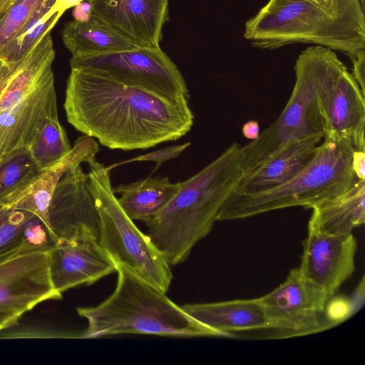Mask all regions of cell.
Masks as SVG:
<instances>
[{
	"mask_svg": "<svg viewBox=\"0 0 365 365\" xmlns=\"http://www.w3.org/2000/svg\"><path fill=\"white\" fill-rule=\"evenodd\" d=\"M64 109L68 123L110 149H147L192 128L186 99L172 100L87 68H71Z\"/></svg>",
	"mask_w": 365,
	"mask_h": 365,
	"instance_id": "cell-1",
	"label": "cell"
},
{
	"mask_svg": "<svg viewBox=\"0 0 365 365\" xmlns=\"http://www.w3.org/2000/svg\"><path fill=\"white\" fill-rule=\"evenodd\" d=\"M361 0H269L245 24L244 37L263 49L314 43L349 58L365 49Z\"/></svg>",
	"mask_w": 365,
	"mask_h": 365,
	"instance_id": "cell-2",
	"label": "cell"
},
{
	"mask_svg": "<svg viewBox=\"0 0 365 365\" xmlns=\"http://www.w3.org/2000/svg\"><path fill=\"white\" fill-rule=\"evenodd\" d=\"M241 145L232 143L189 179L169 203L145 222L148 235L170 265L182 262L217 221L224 202L242 176Z\"/></svg>",
	"mask_w": 365,
	"mask_h": 365,
	"instance_id": "cell-3",
	"label": "cell"
},
{
	"mask_svg": "<svg viewBox=\"0 0 365 365\" xmlns=\"http://www.w3.org/2000/svg\"><path fill=\"white\" fill-rule=\"evenodd\" d=\"M346 68L336 53L326 47L310 46L299 54L293 90L282 113L257 138L240 147L242 175L290 140L314 135L324 137L329 99Z\"/></svg>",
	"mask_w": 365,
	"mask_h": 365,
	"instance_id": "cell-4",
	"label": "cell"
},
{
	"mask_svg": "<svg viewBox=\"0 0 365 365\" xmlns=\"http://www.w3.org/2000/svg\"><path fill=\"white\" fill-rule=\"evenodd\" d=\"M113 292L97 306L78 307L88 321L83 338L143 334L163 336H222L197 321L156 287L118 264Z\"/></svg>",
	"mask_w": 365,
	"mask_h": 365,
	"instance_id": "cell-5",
	"label": "cell"
},
{
	"mask_svg": "<svg viewBox=\"0 0 365 365\" xmlns=\"http://www.w3.org/2000/svg\"><path fill=\"white\" fill-rule=\"evenodd\" d=\"M51 32L19 61L0 62V163L26 149L44 124L58 118Z\"/></svg>",
	"mask_w": 365,
	"mask_h": 365,
	"instance_id": "cell-6",
	"label": "cell"
},
{
	"mask_svg": "<svg viewBox=\"0 0 365 365\" xmlns=\"http://www.w3.org/2000/svg\"><path fill=\"white\" fill-rule=\"evenodd\" d=\"M317 154L299 173L268 191L239 195L232 192L222 206L217 221L242 220L295 206L307 209L352 187L359 179L352 168L354 148L333 133L324 135Z\"/></svg>",
	"mask_w": 365,
	"mask_h": 365,
	"instance_id": "cell-7",
	"label": "cell"
},
{
	"mask_svg": "<svg viewBox=\"0 0 365 365\" xmlns=\"http://www.w3.org/2000/svg\"><path fill=\"white\" fill-rule=\"evenodd\" d=\"M88 165V186L100 217V244L117 265L166 293L173 279L170 264L120 206L111 186V170L96 160Z\"/></svg>",
	"mask_w": 365,
	"mask_h": 365,
	"instance_id": "cell-8",
	"label": "cell"
},
{
	"mask_svg": "<svg viewBox=\"0 0 365 365\" xmlns=\"http://www.w3.org/2000/svg\"><path fill=\"white\" fill-rule=\"evenodd\" d=\"M71 68H87L125 85L172 100H190L176 65L160 47L137 46L118 52L72 56Z\"/></svg>",
	"mask_w": 365,
	"mask_h": 365,
	"instance_id": "cell-9",
	"label": "cell"
},
{
	"mask_svg": "<svg viewBox=\"0 0 365 365\" xmlns=\"http://www.w3.org/2000/svg\"><path fill=\"white\" fill-rule=\"evenodd\" d=\"M257 299L273 338L303 336L334 326L327 314L329 300L304 278L298 268L291 269L282 284Z\"/></svg>",
	"mask_w": 365,
	"mask_h": 365,
	"instance_id": "cell-10",
	"label": "cell"
},
{
	"mask_svg": "<svg viewBox=\"0 0 365 365\" xmlns=\"http://www.w3.org/2000/svg\"><path fill=\"white\" fill-rule=\"evenodd\" d=\"M48 251H29L0 263V312L21 317L42 302L62 298L51 280Z\"/></svg>",
	"mask_w": 365,
	"mask_h": 365,
	"instance_id": "cell-11",
	"label": "cell"
},
{
	"mask_svg": "<svg viewBox=\"0 0 365 365\" xmlns=\"http://www.w3.org/2000/svg\"><path fill=\"white\" fill-rule=\"evenodd\" d=\"M307 228L298 269L329 301L355 271L357 242L353 233L338 235Z\"/></svg>",
	"mask_w": 365,
	"mask_h": 365,
	"instance_id": "cell-12",
	"label": "cell"
},
{
	"mask_svg": "<svg viewBox=\"0 0 365 365\" xmlns=\"http://www.w3.org/2000/svg\"><path fill=\"white\" fill-rule=\"evenodd\" d=\"M88 182V173L79 165L66 172L57 184L48 210L54 242L75 239L99 241L100 217Z\"/></svg>",
	"mask_w": 365,
	"mask_h": 365,
	"instance_id": "cell-13",
	"label": "cell"
},
{
	"mask_svg": "<svg viewBox=\"0 0 365 365\" xmlns=\"http://www.w3.org/2000/svg\"><path fill=\"white\" fill-rule=\"evenodd\" d=\"M48 252L51 280L61 294L72 287L90 285L117 272L116 262L96 240H58Z\"/></svg>",
	"mask_w": 365,
	"mask_h": 365,
	"instance_id": "cell-14",
	"label": "cell"
},
{
	"mask_svg": "<svg viewBox=\"0 0 365 365\" xmlns=\"http://www.w3.org/2000/svg\"><path fill=\"white\" fill-rule=\"evenodd\" d=\"M98 151L96 140L85 135L80 136L62 159L48 168L38 170L32 178L2 198L0 207L25 210L36 215L51 234L48 210L57 184L66 172L82 163L89 165L96 160Z\"/></svg>",
	"mask_w": 365,
	"mask_h": 365,
	"instance_id": "cell-15",
	"label": "cell"
},
{
	"mask_svg": "<svg viewBox=\"0 0 365 365\" xmlns=\"http://www.w3.org/2000/svg\"><path fill=\"white\" fill-rule=\"evenodd\" d=\"M91 4L93 14L137 46L160 47L168 19V0H96Z\"/></svg>",
	"mask_w": 365,
	"mask_h": 365,
	"instance_id": "cell-16",
	"label": "cell"
},
{
	"mask_svg": "<svg viewBox=\"0 0 365 365\" xmlns=\"http://www.w3.org/2000/svg\"><path fill=\"white\" fill-rule=\"evenodd\" d=\"M323 138L321 135H314L287 142L251 172L243 175L232 192L252 195L288 182L311 163Z\"/></svg>",
	"mask_w": 365,
	"mask_h": 365,
	"instance_id": "cell-17",
	"label": "cell"
},
{
	"mask_svg": "<svg viewBox=\"0 0 365 365\" xmlns=\"http://www.w3.org/2000/svg\"><path fill=\"white\" fill-rule=\"evenodd\" d=\"M365 96L346 68L336 79L327 111L326 132L349 140L356 151H365Z\"/></svg>",
	"mask_w": 365,
	"mask_h": 365,
	"instance_id": "cell-18",
	"label": "cell"
},
{
	"mask_svg": "<svg viewBox=\"0 0 365 365\" xmlns=\"http://www.w3.org/2000/svg\"><path fill=\"white\" fill-rule=\"evenodd\" d=\"M181 307L222 336H230L234 331L268 329L264 309L257 298L186 304Z\"/></svg>",
	"mask_w": 365,
	"mask_h": 365,
	"instance_id": "cell-19",
	"label": "cell"
},
{
	"mask_svg": "<svg viewBox=\"0 0 365 365\" xmlns=\"http://www.w3.org/2000/svg\"><path fill=\"white\" fill-rule=\"evenodd\" d=\"M53 243L49 230L36 215L0 207V263L26 252L49 250Z\"/></svg>",
	"mask_w": 365,
	"mask_h": 365,
	"instance_id": "cell-20",
	"label": "cell"
},
{
	"mask_svg": "<svg viewBox=\"0 0 365 365\" xmlns=\"http://www.w3.org/2000/svg\"><path fill=\"white\" fill-rule=\"evenodd\" d=\"M308 227L338 235L352 234L365 222V180L346 192L312 205Z\"/></svg>",
	"mask_w": 365,
	"mask_h": 365,
	"instance_id": "cell-21",
	"label": "cell"
},
{
	"mask_svg": "<svg viewBox=\"0 0 365 365\" xmlns=\"http://www.w3.org/2000/svg\"><path fill=\"white\" fill-rule=\"evenodd\" d=\"M62 39L72 56L118 52L137 47L130 39L93 13L86 20L68 22L63 29Z\"/></svg>",
	"mask_w": 365,
	"mask_h": 365,
	"instance_id": "cell-22",
	"label": "cell"
},
{
	"mask_svg": "<svg viewBox=\"0 0 365 365\" xmlns=\"http://www.w3.org/2000/svg\"><path fill=\"white\" fill-rule=\"evenodd\" d=\"M180 182L173 183L168 177L149 176L145 179L113 188L119 194L118 202L132 220L146 222L158 215L173 198Z\"/></svg>",
	"mask_w": 365,
	"mask_h": 365,
	"instance_id": "cell-23",
	"label": "cell"
},
{
	"mask_svg": "<svg viewBox=\"0 0 365 365\" xmlns=\"http://www.w3.org/2000/svg\"><path fill=\"white\" fill-rule=\"evenodd\" d=\"M56 0L46 2L18 33L0 56L5 65L15 63L31 51L33 46L57 23L63 13L54 8Z\"/></svg>",
	"mask_w": 365,
	"mask_h": 365,
	"instance_id": "cell-24",
	"label": "cell"
},
{
	"mask_svg": "<svg viewBox=\"0 0 365 365\" xmlns=\"http://www.w3.org/2000/svg\"><path fill=\"white\" fill-rule=\"evenodd\" d=\"M58 118L48 120L26 148L38 170L56 163L71 150Z\"/></svg>",
	"mask_w": 365,
	"mask_h": 365,
	"instance_id": "cell-25",
	"label": "cell"
},
{
	"mask_svg": "<svg viewBox=\"0 0 365 365\" xmlns=\"http://www.w3.org/2000/svg\"><path fill=\"white\" fill-rule=\"evenodd\" d=\"M49 0H14L0 14V56L18 33Z\"/></svg>",
	"mask_w": 365,
	"mask_h": 365,
	"instance_id": "cell-26",
	"label": "cell"
},
{
	"mask_svg": "<svg viewBox=\"0 0 365 365\" xmlns=\"http://www.w3.org/2000/svg\"><path fill=\"white\" fill-rule=\"evenodd\" d=\"M38 169L26 149L16 151L0 163V200L32 178Z\"/></svg>",
	"mask_w": 365,
	"mask_h": 365,
	"instance_id": "cell-27",
	"label": "cell"
},
{
	"mask_svg": "<svg viewBox=\"0 0 365 365\" xmlns=\"http://www.w3.org/2000/svg\"><path fill=\"white\" fill-rule=\"evenodd\" d=\"M190 144L191 143L190 142H187L180 145L168 146L153 152L136 156L133 158L118 163H115L114 165L109 166L108 168L112 170L115 167L133 162L153 161L156 163V165L152 172V173H153L165 161L178 157L185 149H187L190 145Z\"/></svg>",
	"mask_w": 365,
	"mask_h": 365,
	"instance_id": "cell-28",
	"label": "cell"
},
{
	"mask_svg": "<svg viewBox=\"0 0 365 365\" xmlns=\"http://www.w3.org/2000/svg\"><path fill=\"white\" fill-rule=\"evenodd\" d=\"M350 59L353 63L351 74L365 96V49L361 50Z\"/></svg>",
	"mask_w": 365,
	"mask_h": 365,
	"instance_id": "cell-29",
	"label": "cell"
},
{
	"mask_svg": "<svg viewBox=\"0 0 365 365\" xmlns=\"http://www.w3.org/2000/svg\"><path fill=\"white\" fill-rule=\"evenodd\" d=\"M365 151L354 150L352 158V168L359 179L365 180Z\"/></svg>",
	"mask_w": 365,
	"mask_h": 365,
	"instance_id": "cell-30",
	"label": "cell"
},
{
	"mask_svg": "<svg viewBox=\"0 0 365 365\" xmlns=\"http://www.w3.org/2000/svg\"><path fill=\"white\" fill-rule=\"evenodd\" d=\"M242 133L248 139L255 140L259 135V126L257 121L250 120L242 126Z\"/></svg>",
	"mask_w": 365,
	"mask_h": 365,
	"instance_id": "cell-31",
	"label": "cell"
},
{
	"mask_svg": "<svg viewBox=\"0 0 365 365\" xmlns=\"http://www.w3.org/2000/svg\"><path fill=\"white\" fill-rule=\"evenodd\" d=\"M96 0H56L54 8L63 14V12L70 7L75 6L76 5L87 1L92 4Z\"/></svg>",
	"mask_w": 365,
	"mask_h": 365,
	"instance_id": "cell-32",
	"label": "cell"
},
{
	"mask_svg": "<svg viewBox=\"0 0 365 365\" xmlns=\"http://www.w3.org/2000/svg\"><path fill=\"white\" fill-rule=\"evenodd\" d=\"M19 317L0 312V330L16 324Z\"/></svg>",
	"mask_w": 365,
	"mask_h": 365,
	"instance_id": "cell-33",
	"label": "cell"
},
{
	"mask_svg": "<svg viewBox=\"0 0 365 365\" xmlns=\"http://www.w3.org/2000/svg\"><path fill=\"white\" fill-rule=\"evenodd\" d=\"M14 0H0V14L4 11Z\"/></svg>",
	"mask_w": 365,
	"mask_h": 365,
	"instance_id": "cell-34",
	"label": "cell"
},
{
	"mask_svg": "<svg viewBox=\"0 0 365 365\" xmlns=\"http://www.w3.org/2000/svg\"><path fill=\"white\" fill-rule=\"evenodd\" d=\"M361 1L363 3H364V2H365V1H364V0H361Z\"/></svg>",
	"mask_w": 365,
	"mask_h": 365,
	"instance_id": "cell-35",
	"label": "cell"
}]
</instances>
